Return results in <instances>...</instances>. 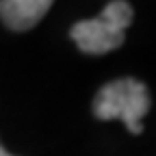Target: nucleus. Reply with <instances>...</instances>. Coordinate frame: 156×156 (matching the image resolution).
<instances>
[{
    "label": "nucleus",
    "mask_w": 156,
    "mask_h": 156,
    "mask_svg": "<svg viewBox=\"0 0 156 156\" xmlns=\"http://www.w3.org/2000/svg\"><path fill=\"white\" fill-rule=\"evenodd\" d=\"M69 37L76 41V46L87 54H106L117 50L124 44L126 30L119 28L106 15H98L93 20H80L69 30Z\"/></svg>",
    "instance_id": "nucleus-2"
},
{
    "label": "nucleus",
    "mask_w": 156,
    "mask_h": 156,
    "mask_svg": "<svg viewBox=\"0 0 156 156\" xmlns=\"http://www.w3.org/2000/svg\"><path fill=\"white\" fill-rule=\"evenodd\" d=\"M0 156H13V154H9V152H7L2 145H0Z\"/></svg>",
    "instance_id": "nucleus-5"
},
{
    "label": "nucleus",
    "mask_w": 156,
    "mask_h": 156,
    "mask_svg": "<svg viewBox=\"0 0 156 156\" xmlns=\"http://www.w3.org/2000/svg\"><path fill=\"white\" fill-rule=\"evenodd\" d=\"M54 0H0V20L11 30H30L44 20Z\"/></svg>",
    "instance_id": "nucleus-3"
},
{
    "label": "nucleus",
    "mask_w": 156,
    "mask_h": 156,
    "mask_svg": "<svg viewBox=\"0 0 156 156\" xmlns=\"http://www.w3.org/2000/svg\"><path fill=\"white\" fill-rule=\"evenodd\" d=\"M102 15H106L111 22H115L117 26L124 28V30L132 24V17H134L132 7L126 2V0H113V2H108L102 9Z\"/></svg>",
    "instance_id": "nucleus-4"
},
{
    "label": "nucleus",
    "mask_w": 156,
    "mask_h": 156,
    "mask_svg": "<svg viewBox=\"0 0 156 156\" xmlns=\"http://www.w3.org/2000/svg\"><path fill=\"white\" fill-rule=\"evenodd\" d=\"M150 111V91L136 78H119L106 83L93 100L98 119H122L132 134H141V119Z\"/></svg>",
    "instance_id": "nucleus-1"
}]
</instances>
